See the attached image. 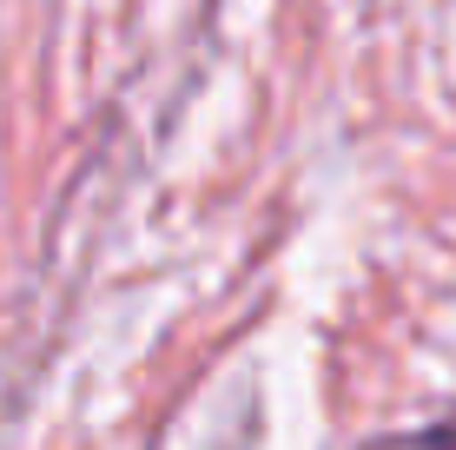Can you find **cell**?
I'll return each instance as SVG.
<instances>
[{"label":"cell","instance_id":"1","mask_svg":"<svg viewBox=\"0 0 456 450\" xmlns=\"http://www.w3.org/2000/svg\"><path fill=\"white\" fill-rule=\"evenodd\" d=\"M377 450H456V417L436 430H417V438H397V444H377Z\"/></svg>","mask_w":456,"mask_h":450}]
</instances>
